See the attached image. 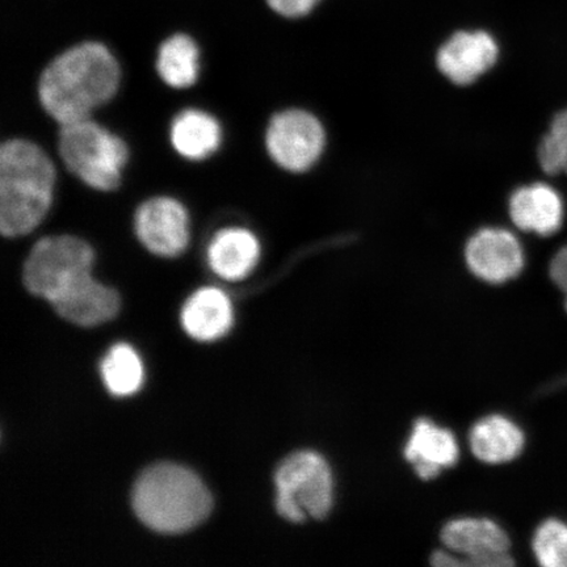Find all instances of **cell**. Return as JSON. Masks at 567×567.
Returning a JSON list of instances; mask_svg holds the SVG:
<instances>
[{
	"mask_svg": "<svg viewBox=\"0 0 567 567\" xmlns=\"http://www.w3.org/2000/svg\"><path fill=\"white\" fill-rule=\"evenodd\" d=\"M267 3L284 18L299 19L313 11L321 0H267Z\"/></svg>",
	"mask_w": 567,
	"mask_h": 567,
	"instance_id": "obj_23",
	"label": "cell"
},
{
	"mask_svg": "<svg viewBox=\"0 0 567 567\" xmlns=\"http://www.w3.org/2000/svg\"><path fill=\"white\" fill-rule=\"evenodd\" d=\"M326 134L319 120L302 110L278 113L269 122L266 146L276 165L290 173H305L323 153Z\"/></svg>",
	"mask_w": 567,
	"mask_h": 567,
	"instance_id": "obj_7",
	"label": "cell"
},
{
	"mask_svg": "<svg viewBox=\"0 0 567 567\" xmlns=\"http://www.w3.org/2000/svg\"><path fill=\"white\" fill-rule=\"evenodd\" d=\"M537 157L545 173L567 174V110L553 118L547 136L538 145Z\"/></svg>",
	"mask_w": 567,
	"mask_h": 567,
	"instance_id": "obj_22",
	"label": "cell"
},
{
	"mask_svg": "<svg viewBox=\"0 0 567 567\" xmlns=\"http://www.w3.org/2000/svg\"><path fill=\"white\" fill-rule=\"evenodd\" d=\"M538 564L545 567H567V524L557 519L544 522L532 543Z\"/></svg>",
	"mask_w": 567,
	"mask_h": 567,
	"instance_id": "obj_21",
	"label": "cell"
},
{
	"mask_svg": "<svg viewBox=\"0 0 567 567\" xmlns=\"http://www.w3.org/2000/svg\"><path fill=\"white\" fill-rule=\"evenodd\" d=\"M157 70L162 81L174 89L194 86L200 71V51L188 34L176 33L159 47Z\"/></svg>",
	"mask_w": 567,
	"mask_h": 567,
	"instance_id": "obj_19",
	"label": "cell"
},
{
	"mask_svg": "<svg viewBox=\"0 0 567 567\" xmlns=\"http://www.w3.org/2000/svg\"><path fill=\"white\" fill-rule=\"evenodd\" d=\"M465 260L472 274L491 284H505L519 276L524 251L519 240L505 229H482L470 239Z\"/></svg>",
	"mask_w": 567,
	"mask_h": 567,
	"instance_id": "obj_10",
	"label": "cell"
},
{
	"mask_svg": "<svg viewBox=\"0 0 567 567\" xmlns=\"http://www.w3.org/2000/svg\"><path fill=\"white\" fill-rule=\"evenodd\" d=\"M122 70L101 42H82L49 63L39 82V97L48 115L60 125L91 118L112 101Z\"/></svg>",
	"mask_w": 567,
	"mask_h": 567,
	"instance_id": "obj_1",
	"label": "cell"
},
{
	"mask_svg": "<svg viewBox=\"0 0 567 567\" xmlns=\"http://www.w3.org/2000/svg\"><path fill=\"white\" fill-rule=\"evenodd\" d=\"M59 152L69 172L91 188L106 193L122 183L125 142L92 118L61 125Z\"/></svg>",
	"mask_w": 567,
	"mask_h": 567,
	"instance_id": "obj_4",
	"label": "cell"
},
{
	"mask_svg": "<svg viewBox=\"0 0 567 567\" xmlns=\"http://www.w3.org/2000/svg\"><path fill=\"white\" fill-rule=\"evenodd\" d=\"M134 513L146 527L177 535L200 526L212 513L208 488L194 472L174 464L148 467L133 488Z\"/></svg>",
	"mask_w": 567,
	"mask_h": 567,
	"instance_id": "obj_3",
	"label": "cell"
},
{
	"mask_svg": "<svg viewBox=\"0 0 567 567\" xmlns=\"http://www.w3.org/2000/svg\"><path fill=\"white\" fill-rule=\"evenodd\" d=\"M498 55V44L491 33L461 31L445 41L437 52L436 63L452 83L467 86L491 70Z\"/></svg>",
	"mask_w": 567,
	"mask_h": 567,
	"instance_id": "obj_11",
	"label": "cell"
},
{
	"mask_svg": "<svg viewBox=\"0 0 567 567\" xmlns=\"http://www.w3.org/2000/svg\"><path fill=\"white\" fill-rule=\"evenodd\" d=\"M140 243L162 258H176L189 244L187 209L173 197L159 196L142 203L134 216Z\"/></svg>",
	"mask_w": 567,
	"mask_h": 567,
	"instance_id": "obj_8",
	"label": "cell"
},
{
	"mask_svg": "<svg viewBox=\"0 0 567 567\" xmlns=\"http://www.w3.org/2000/svg\"><path fill=\"white\" fill-rule=\"evenodd\" d=\"M260 251L259 240L254 233L244 228H226L212 238L207 258L218 278L239 281L258 266Z\"/></svg>",
	"mask_w": 567,
	"mask_h": 567,
	"instance_id": "obj_15",
	"label": "cell"
},
{
	"mask_svg": "<svg viewBox=\"0 0 567 567\" xmlns=\"http://www.w3.org/2000/svg\"><path fill=\"white\" fill-rule=\"evenodd\" d=\"M234 322L233 305L224 290L215 287L198 289L184 303L182 324L198 342H213L225 337Z\"/></svg>",
	"mask_w": 567,
	"mask_h": 567,
	"instance_id": "obj_16",
	"label": "cell"
},
{
	"mask_svg": "<svg viewBox=\"0 0 567 567\" xmlns=\"http://www.w3.org/2000/svg\"><path fill=\"white\" fill-rule=\"evenodd\" d=\"M442 542L464 565L506 567L514 564L509 556V538L501 526L484 517H458L445 524Z\"/></svg>",
	"mask_w": 567,
	"mask_h": 567,
	"instance_id": "obj_9",
	"label": "cell"
},
{
	"mask_svg": "<svg viewBox=\"0 0 567 567\" xmlns=\"http://www.w3.org/2000/svg\"><path fill=\"white\" fill-rule=\"evenodd\" d=\"M526 437L519 425L503 415L484 417L473 425L470 445L473 455L482 463L505 464L515 460L524 450Z\"/></svg>",
	"mask_w": 567,
	"mask_h": 567,
	"instance_id": "obj_17",
	"label": "cell"
},
{
	"mask_svg": "<svg viewBox=\"0 0 567 567\" xmlns=\"http://www.w3.org/2000/svg\"><path fill=\"white\" fill-rule=\"evenodd\" d=\"M565 297H566V299H565V308L567 310V295Z\"/></svg>",
	"mask_w": 567,
	"mask_h": 567,
	"instance_id": "obj_25",
	"label": "cell"
},
{
	"mask_svg": "<svg viewBox=\"0 0 567 567\" xmlns=\"http://www.w3.org/2000/svg\"><path fill=\"white\" fill-rule=\"evenodd\" d=\"M101 370L104 385L112 395L131 396L144 384V365L131 346H113L106 353Z\"/></svg>",
	"mask_w": 567,
	"mask_h": 567,
	"instance_id": "obj_20",
	"label": "cell"
},
{
	"mask_svg": "<svg viewBox=\"0 0 567 567\" xmlns=\"http://www.w3.org/2000/svg\"><path fill=\"white\" fill-rule=\"evenodd\" d=\"M405 457L422 480H432L456 465L458 443L450 430L434 422L420 420L414 424L405 446Z\"/></svg>",
	"mask_w": 567,
	"mask_h": 567,
	"instance_id": "obj_13",
	"label": "cell"
},
{
	"mask_svg": "<svg viewBox=\"0 0 567 567\" xmlns=\"http://www.w3.org/2000/svg\"><path fill=\"white\" fill-rule=\"evenodd\" d=\"M95 252L82 238L52 236L38 240L24 264L23 280L28 292L52 303L92 275Z\"/></svg>",
	"mask_w": 567,
	"mask_h": 567,
	"instance_id": "obj_6",
	"label": "cell"
},
{
	"mask_svg": "<svg viewBox=\"0 0 567 567\" xmlns=\"http://www.w3.org/2000/svg\"><path fill=\"white\" fill-rule=\"evenodd\" d=\"M509 216L517 228L548 237L561 228L563 198L548 184H530L516 189L509 198Z\"/></svg>",
	"mask_w": 567,
	"mask_h": 567,
	"instance_id": "obj_14",
	"label": "cell"
},
{
	"mask_svg": "<svg viewBox=\"0 0 567 567\" xmlns=\"http://www.w3.org/2000/svg\"><path fill=\"white\" fill-rule=\"evenodd\" d=\"M276 508L290 523L324 519L334 506V476L328 461L313 451L292 453L275 474Z\"/></svg>",
	"mask_w": 567,
	"mask_h": 567,
	"instance_id": "obj_5",
	"label": "cell"
},
{
	"mask_svg": "<svg viewBox=\"0 0 567 567\" xmlns=\"http://www.w3.org/2000/svg\"><path fill=\"white\" fill-rule=\"evenodd\" d=\"M549 274L553 282L567 295V246L561 248L550 261Z\"/></svg>",
	"mask_w": 567,
	"mask_h": 567,
	"instance_id": "obj_24",
	"label": "cell"
},
{
	"mask_svg": "<svg viewBox=\"0 0 567 567\" xmlns=\"http://www.w3.org/2000/svg\"><path fill=\"white\" fill-rule=\"evenodd\" d=\"M51 305L63 319L82 328H94L112 321L122 307L116 290L105 287L92 275L75 284Z\"/></svg>",
	"mask_w": 567,
	"mask_h": 567,
	"instance_id": "obj_12",
	"label": "cell"
},
{
	"mask_svg": "<svg viewBox=\"0 0 567 567\" xmlns=\"http://www.w3.org/2000/svg\"><path fill=\"white\" fill-rule=\"evenodd\" d=\"M55 168L33 142L6 141L0 147V231L6 238L32 233L52 207Z\"/></svg>",
	"mask_w": 567,
	"mask_h": 567,
	"instance_id": "obj_2",
	"label": "cell"
},
{
	"mask_svg": "<svg viewBox=\"0 0 567 567\" xmlns=\"http://www.w3.org/2000/svg\"><path fill=\"white\" fill-rule=\"evenodd\" d=\"M169 140L183 158L202 161L209 158L221 145V125L207 112L186 110L174 118Z\"/></svg>",
	"mask_w": 567,
	"mask_h": 567,
	"instance_id": "obj_18",
	"label": "cell"
}]
</instances>
